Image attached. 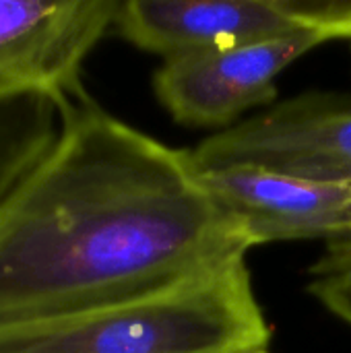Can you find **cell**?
I'll list each match as a JSON object with an SVG mask.
<instances>
[{
  "label": "cell",
  "mask_w": 351,
  "mask_h": 353,
  "mask_svg": "<svg viewBox=\"0 0 351 353\" xmlns=\"http://www.w3.org/2000/svg\"><path fill=\"white\" fill-rule=\"evenodd\" d=\"M250 248L188 151L87 99L0 209V323L143 298Z\"/></svg>",
  "instance_id": "cell-1"
},
{
  "label": "cell",
  "mask_w": 351,
  "mask_h": 353,
  "mask_svg": "<svg viewBox=\"0 0 351 353\" xmlns=\"http://www.w3.org/2000/svg\"><path fill=\"white\" fill-rule=\"evenodd\" d=\"M269 339L246 256L128 302L0 323V353H259Z\"/></svg>",
  "instance_id": "cell-2"
},
{
  "label": "cell",
  "mask_w": 351,
  "mask_h": 353,
  "mask_svg": "<svg viewBox=\"0 0 351 353\" xmlns=\"http://www.w3.org/2000/svg\"><path fill=\"white\" fill-rule=\"evenodd\" d=\"M114 27L166 60L296 33L351 37V0H128Z\"/></svg>",
  "instance_id": "cell-3"
},
{
  "label": "cell",
  "mask_w": 351,
  "mask_h": 353,
  "mask_svg": "<svg viewBox=\"0 0 351 353\" xmlns=\"http://www.w3.org/2000/svg\"><path fill=\"white\" fill-rule=\"evenodd\" d=\"M188 153L197 170L259 168L351 182V99L294 97L205 139Z\"/></svg>",
  "instance_id": "cell-4"
},
{
  "label": "cell",
  "mask_w": 351,
  "mask_h": 353,
  "mask_svg": "<svg viewBox=\"0 0 351 353\" xmlns=\"http://www.w3.org/2000/svg\"><path fill=\"white\" fill-rule=\"evenodd\" d=\"M325 41L317 33H296L170 58L153 74V89L176 122L223 126L246 110L273 101L275 79Z\"/></svg>",
  "instance_id": "cell-5"
},
{
  "label": "cell",
  "mask_w": 351,
  "mask_h": 353,
  "mask_svg": "<svg viewBox=\"0 0 351 353\" xmlns=\"http://www.w3.org/2000/svg\"><path fill=\"white\" fill-rule=\"evenodd\" d=\"M118 0H0V93L52 91L85 99L81 66L108 27Z\"/></svg>",
  "instance_id": "cell-6"
},
{
  "label": "cell",
  "mask_w": 351,
  "mask_h": 353,
  "mask_svg": "<svg viewBox=\"0 0 351 353\" xmlns=\"http://www.w3.org/2000/svg\"><path fill=\"white\" fill-rule=\"evenodd\" d=\"M197 172L215 203L240 221L252 246L351 234V182L306 180L259 168Z\"/></svg>",
  "instance_id": "cell-7"
},
{
  "label": "cell",
  "mask_w": 351,
  "mask_h": 353,
  "mask_svg": "<svg viewBox=\"0 0 351 353\" xmlns=\"http://www.w3.org/2000/svg\"><path fill=\"white\" fill-rule=\"evenodd\" d=\"M85 99L41 89L0 93V209L46 159Z\"/></svg>",
  "instance_id": "cell-8"
},
{
  "label": "cell",
  "mask_w": 351,
  "mask_h": 353,
  "mask_svg": "<svg viewBox=\"0 0 351 353\" xmlns=\"http://www.w3.org/2000/svg\"><path fill=\"white\" fill-rule=\"evenodd\" d=\"M308 290L329 312L351 325V238L335 244L319 261Z\"/></svg>",
  "instance_id": "cell-9"
},
{
  "label": "cell",
  "mask_w": 351,
  "mask_h": 353,
  "mask_svg": "<svg viewBox=\"0 0 351 353\" xmlns=\"http://www.w3.org/2000/svg\"><path fill=\"white\" fill-rule=\"evenodd\" d=\"M259 353H269V350H265V352H259Z\"/></svg>",
  "instance_id": "cell-10"
},
{
  "label": "cell",
  "mask_w": 351,
  "mask_h": 353,
  "mask_svg": "<svg viewBox=\"0 0 351 353\" xmlns=\"http://www.w3.org/2000/svg\"><path fill=\"white\" fill-rule=\"evenodd\" d=\"M350 236H351V234H350Z\"/></svg>",
  "instance_id": "cell-11"
}]
</instances>
